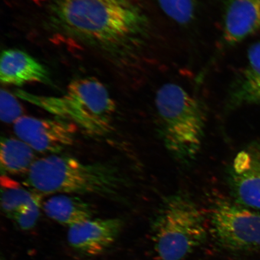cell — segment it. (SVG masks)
Masks as SVG:
<instances>
[{
    "instance_id": "cell-1",
    "label": "cell",
    "mask_w": 260,
    "mask_h": 260,
    "mask_svg": "<svg viewBox=\"0 0 260 260\" xmlns=\"http://www.w3.org/2000/svg\"><path fill=\"white\" fill-rule=\"evenodd\" d=\"M46 22L64 38L128 66L148 44L151 24L139 0H48Z\"/></svg>"
},
{
    "instance_id": "cell-2",
    "label": "cell",
    "mask_w": 260,
    "mask_h": 260,
    "mask_svg": "<svg viewBox=\"0 0 260 260\" xmlns=\"http://www.w3.org/2000/svg\"><path fill=\"white\" fill-rule=\"evenodd\" d=\"M128 183L121 169L111 161L89 164L57 154L36 160L24 182L42 195L89 194L109 198L118 197Z\"/></svg>"
},
{
    "instance_id": "cell-3",
    "label": "cell",
    "mask_w": 260,
    "mask_h": 260,
    "mask_svg": "<svg viewBox=\"0 0 260 260\" xmlns=\"http://www.w3.org/2000/svg\"><path fill=\"white\" fill-rule=\"evenodd\" d=\"M14 94L56 118L73 123L90 137H105L112 131L115 102L105 84L94 78L71 81L60 96L37 95L19 89Z\"/></svg>"
},
{
    "instance_id": "cell-4",
    "label": "cell",
    "mask_w": 260,
    "mask_h": 260,
    "mask_svg": "<svg viewBox=\"0 0 260 260\" xmlns=\"http://www.w3.org/2000/svg\"><path fill=\"white\" fill-rule=\"evenodd\" d=\"M159 133L166 149L179 164L188 165L201 150L207 122L202 102L178 84L169 83L155 99Z\"/></svg>"
},
{
    "instance_id": "cell-5",
    "label": "cell",
    "mask_w": 260,
    "mask_h": 260,
    "mask_svg": "<svg viewBox=\"0 0 260 260\" xmlns=\"http://www.w3.org/2000/svg\"><path fill=\"white\" fill-rule=\"evenodd\" d=\"M157 260H184L206 241L204 217L187 193L164 198L152 225Z\"/></svg>"
},
{
    "instance_id": "cell-6",
    "label": "cell",
    "mask_w": 260,
    "mask_h": 260,
    "mask_svg": "<svg viewBox=\"0 0 260 260\" xmlns=\"http://www.w3.org/2000/svg\"><path fill=\"white\" fill-rule=\"evenodd\" d=\"M234 200L217 197L210 209V228L223 248L235 252L260 250V214Z\"/></svg>"
},
{
    "instance_id": "cell-7",
    "label": "cell",
    "mask_w": 260,
    "mask_h": 260,
    "mask_svg": "<svg viewBox=\"0 0 260 260\" xmlns=\"http://www.w3.org/2000/svg\"><path fill=\"white\" fill-rule=\"evenodd\" d=\"M77 129L73 123L58 118L24 116L14 124L17 138L34 151L53 154H59L73 145Z\"/></svg>"
},
{
    "instance_id": "cell-8",
    "label": "cell",
    "mask_w": 260,
    "mask_h": 260,
    "mask_svg": "<svg viewBox=\"0 0 260 260\" xmlns=\"http://www.w3.org/2000/svg\"><path fill=\"white\" fill-rule=\"evenodd\" d=\"M227 173L233 200L260 210V141L251 143L239 152Z\"/></svg>"
},
{
    "instance_id": "cell-9",
    "label": "cell",
    "mask_w": 260,
    "mask_h": 260,
    "mask_svg": "<svg viewBox=\"0 0 260 260\" xmlns=\"http://www.w3.org/2000/svg\"><path fill=\"white\" fill-rule=\"evenodd\" d=\"M123 226L124 221L118 217L90 219L69 227L68 241L83 254L99 255L116 241Z\"/></svg>"
},
{
    "instance_id": "cell-10",
    "label": "cell",
    "mask_w": 260,
    "mask_h": 260,
    "mask_svg": "<svg viewBox=\"0 0 260 260\" xmlns=\"http://www.w3.org/2000/svg\"><path fill=\"white\" fill-rule=\"evenodd\" d=\"M260 31V0H225L222 41L235 46Z\"/></svg>"
},
{
    "instance_id": "cell-11",
    "label": "cell",
    "mask_w": 260,
    "mask_h": 260,
    "mask_svg": "<svg viewBox=\"0 0 260 260\" xmlns=\"http://www.w3.org/2000/svg\"><path fill=\"white\" fill-rule=\"evenodd\" d=\"M0 80L5 85L21 86L29 83L49 84L50 73L40 61L24 51L7 49L2 51Z\"/></svg>"
},
{
    "instance_id": "cell-12",
    "label": "cell",
    "mask_w": 260,
    "mask_h": 260,
    "mask_svg": "<svg viewBox=\"0 0 260 260\" xmlns=\"http://www.w3.org/2000/svg\"><path fill=\"white\" fill-rule=\"evenodd\" d=\"M255 105H260V42L249 47L248 63L230 87L225 107L230 111Z\"/></svg>"
},
{
    "instance_id": "cell-13",
    "label": "cell",
    "mask_w": 260,
    "mask_h": 260,
    "mask_svg": "<svg viewBox=\"0 0 260 260\" xmlns=\"http://www.w3.org/2000/svg\"><path fill=\"white\" fill-rule=\"evenodd\" d=\"M42 209L46 215L56 222L69 227L92 219V205L77 195L59 194L45 201Z\"/></svg>"
},
{
    "instance_id": "cell-14",
    "label": "cell",
    "mask_w": 260,
    "mask_h": 260,
    "mask_svg": "<svg viewBox=\"0 0 260 260\" xmlns=\"http://www.w3.org/2000/svg\"><path fill=\"white\" fill-rule=\"evenodd\" d=\"M34 151L21 139L2 137L0 147L2 175L27 174L37 160Z\"/></svg>"
},
{
    "instance_id": "cell-15",
    "label": "cell",
    "mask_w": 260,
    "mask_h": 260,
    "mask_svg": "<svg viewBox=\"0 0 260 260\" xmlns=\"http://www.w3.org/2000/svg\"><path fill=\"white\" fill-rule=\"evenodd\" d=\"M1 207L6 216L12 219L16 213L32 203L42 201L43 195L26 188L18 182L2 175Z\"/></svg>"
},
{
    "instance_id": "cell-16",
    "label": "cell",
    "mask_w": 260,
    "mask_h": 260,
    "mask_svg": "<svg viewBox=\"0 0 260 260\" xmlns=\"http://www.w3.org/2000/svg\"><path fill=\"white\" fill-rule=\"evenodd\" d=\"M161 9L171 18L181 25H187L197 14V0H156Z\"/></svg>"
},
{
    "instance_id": "cell-17",
    "label": "cell",
    "mask_w": 260,
    "mask_h": 260,
    "mask_svg": "<svg viewBox=\"0 0 260 260\" xmlns=\"http://www.w3.org/2000/svg\"><path fill=\"white\" fill-rule=\"evenodd\" d=\"M18 99L14 93L2 89L0 95V117L3 122L14 124L19 119L24 116V109Z\"/></svg>"
},
{
    "instance_id": "cell-18",
    "label": "cell",
    "mask_w": 260,
    "mask_h": 260,
    "mask_svg": "<svg viewBox=\"0 0 260 260\" xmlns=\"http://www.w3.org/2000/svg\"><path fill=\"white\" fill-rule=\"evenodd\" d=\"M42 201L32 203L25 207L13 217L16 225L22 230H29L37 223L41 214Z\"/></svg>"
}]
</instances>
